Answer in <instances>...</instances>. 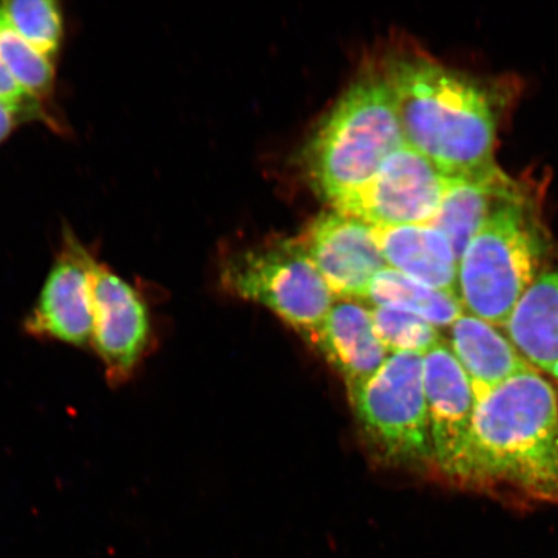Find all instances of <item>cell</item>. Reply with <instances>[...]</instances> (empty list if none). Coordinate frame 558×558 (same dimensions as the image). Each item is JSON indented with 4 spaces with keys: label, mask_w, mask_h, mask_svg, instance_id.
<instances>
[{
    "label": "cell",
    "mask_w": 558,
    "mask_h": 558,
    "mask_svg": "<svg viewBox=\"0 0 558 558\" xmlns=\"http://www.w3.org/2000/svg\"><path fill=\"white\" fill-rule=\"evenodd\" d=\"M450 484L518 506L558 504V399L530 368L476 401Z\"/></svg>",
    "instance_id": "cell-1"
},
{
    "label": "cell",
    "mask_w": 558,
    "mask_h": 558,
    "mask_svg": "<svg viewBox=\"0 0 558 558\" xmlns=\"http://www.w3.org/2000/svg\"><path fill=\"white\" fill-rule=\"evenodd\" d=\"M379 70L411 149L448 178L497 165V111L480 83L417 51H390Z\"/></svg>",
    "instance_id": "cell-2"
},
{
    "label": "cell",
    "mask_w": 558,
    "mask_h": 558,
    "mask_svg": "<svg viewBox=\"0 0 558 558\" xmlns=\"http://www.w3.org/2000/svg\"><path fill=\"white\" fill-rule=\"evenodd\" d=\"M549 239L539 206L515 183L473 236L459 262L460 302L471 316L505 327L543 271Z\"/></svg>",
    "instance_id": "cell-3"
},
{
    "label": "cell",
    "mask_w": 558,
    "mask_h": 558,
    "mask_svg": "<svg viewBox=\"0 0 558 558\" xmlns=\"http://www.w3.org/2000/svg\"><path fill=\"white\" fill-rule=\"evenodd\" d=\"M407 146L392 94L379 68L362 73L311 140L306 166L314 186L339 209Z\"/></svg>",
    "instance_id": "cell-4"
},
{
    "label": "cell",
    "mask_w": 558,
    "mask_h": 558,
    "mask_svg": "<svg viewBox=\"0 0 558 558\" xmlns=\"http://www.w3.org/2000/svg\"><path fill=\"white\" fill-rule=\"evenodd\" d=\"M348 395L375 462L411 472L436 471L422 354H389L378 372Z\"/></svg>",
    "instance_id": "cell-5"
},
{
    "label": "cell",
    "mask_w": 558,
    "mask_h": 558,
    "mask_svg": "<svg viewBox=\"0 0 558 558\" xmlns=\"http://www.w3.org/2000/svg\"><path fill=\"white\" fill-rule=\"evenodd\" d=\"M220 279L230 294L265 306L311 343L335 302L299 239L236 251L222 263Z\"/></svg>",
    "instance_id": "cell-6"
},
{
    "label": "cell",
    "mask_w": 558,
    "mask_h": 558,
    "mask_svg": "<svg viewBox=\"0 0 558 558\" xmlns=\"http://www.w3.org/2000/svg\"><path fill=\"white\" fill-rule=\"evenodd\" d=\"M450 178L410 146L390 156L359 195L338 211L374 227L429 226Z\"/></svg>",
    "instance_id": "cell-7"
},
{
    "label": "cell",
    "mask_w": 558,
    "mask_h": 558,
    "mask_svg": "<svg viewBox=\"0 0 558 558\" xmlns=\"http://www.w3.org/2000/svg\"><path fill=\"white\" fill-rule=\"evenodd\" d=\"M93 339L105 378L111 387L128 381L148 348L150 319L144 300L107 264L95 262L90 270Z\"/></svg>",
    "instance_id": "cell-8"
},
{
    "label": "cell",
    "mask_w": 558,
    "mask_h": 558,
    "mask_svg": "<svg viewBox=\"0 0 558 558\" xmlns=\"http://www.w3.org/2000/svg\"><path fill=\"white\" fill-rule=\"evenodd\" d=\"M298 239L335 299L364 300L375 276L388 268L375 227L335 208Z\"/></svg>",
    "instance_id": "cell-9"
},
{
    "label": "cell",
    "mask_w": 558,
    "mask_h": 558,
    "mask_svg": "<svg viewBox=\"0 0 558 558\" xmlns=\"http://www.w3.org/2000/svg\"><path fill=\"white\" fill-rule=\"evenodd\" d=\"M95 257L75 239H66L37 304L25 319L27 333L86 348L93 339L90 270Z\"/></svg>",
    "instance_id": "cell-10"
},
{
    "label": "cell",
    "mask_w": 558,
    "mask_h": 558,
    "mask_svg": "<svg viewBox=\"0 0 558 558\" xmlns=\"http://www.w3.org/2000/svg\"><path fill=\"white\" fill-rule=\"evenodd\" d=\"M423 380L436 471L445 478L470 434L476 399L469 376L444 343L423 355Z\"/></svg>",
    "instance_id": "cell-11"
},
{
    "label": "cell",
    "mask_w": 558,
    "mask_h": 558,
    "mask_svg": "<svg viewBox=\"0 0 558 558\" xmlns=\"http://www.w3.org/2000/svg\"><path fill=\"white\" fill-rule=\"evenodd\" d=\"M311 344L337 369L348 392L389 357L374 331L369 305L359 299H335Z\"/></svg>",
    "instance_id": "cell-12"
},
{
    "label": "cell",
    "mask_w": 558,
    "mask_h": 558,
    "mask_svg": "<svg viewBox=\"0 0 558 558\" xmlns=\"http://www.w3.org/2000/svg\"><path fill=\"white\" fill-rule=\"evenodd\" d=\"M375 232L389 268L459 296V262L439 230L432 226H402L375 227Z\"/></svg>",
    "instance_id": "cell-13"
},
{
    "label": "cell",
    "mask_w": 558,
    "mask_h": 558,
    "mask_svg": "<svg viewBox=\"0 0 558 558\" xmlns=\"http://www.w3.org/2000/svg\"><path fill=\"white\" fill-rule=\"evenodd\" d=\"M451 352L469 376L474 399L530 368L511 340L485 320L463 314L451 326Z\"/></svg>",
    "instance_id": "cell-14"
},
{
    "label": "cell",
    "mask_w": 558,
    "mask_h": 558,
    "mask_svg": "<svg viewBox=\"0 0 558 558\" xmlns=\"http://www.w3.org/2000/svg\"><path fill=\"white\" fill-rule=\"evenodd\" d=\"M515 183L518 181L507 177L497 165L469 177L450 178L441 207L429 226L448 239L458 262L494 208Z\"/></svg>",
    "instance_id": "cell-15"
},
{
    "label": "cell",
    "mask_w": 558,
    "mask_h": 558,
    "mask_svg": "<svg viewBox=\"0 0 558 558\" xmlns=\"http://www.w3.org/2000/svg\"><path fill=\"white\" fill-rule=\"evenodd\" d=\"M505 327L522 357L558 380V267L536 278Z\"/></svg>",
    "instance_id": "cell-16"
},
{
    "label": "cell",
    "mask_w": 558,
    "mask_h": 558,
    "mask_svg": "<svg viewBox=\"0 0 558 558\" xmlns=\"http://www.w3.org/2000/svg\"><path fill=\"white\" fill-rule=\"evenodd\" d=\"M364 302L413 313L437 329L451 326L464 314L459 296L429 288L389 267L375 276Z\"/></svg>",
    "instance_id": "cell-17"
},
{
    "label": "cell",
    "mask_w": 558,
    "mask_h": 558,
    "mask_svg": "<svg viewBox=\"0 0 558 558\" xmlns=\"http://www.w3.org/2000/svg\"><path fill=\"white\" fill-rule=\"evenodd\" d=\"M0 60L21 86L39 101L51 96L54 85L52 61L21 37L0 5Z\"/></svg>",
    "instance_id": "cell-18"
},
{
    "label": "cell",
    "mask_w": 558,
    "mask_h": 558,
    "mask_svg": "<svg viewBox=\"0 0 558 558\" xmlns=\"http://www.w3.org/2000/svg\"><path fill=\"white\" fill-rule=\"evenodd\" d=\"M0 5L21 37L52 61L62 37L59 3L54 0H7Z\"/></svg>",
    "instance_id": "cell-19"
},
{
    "label": "cell",
    "mask_w": 558,
    "mask_h": 558,
    "mask_svg": "<svg viewBox=\"0 0 558 558\" xmlns=\"http://www.w3.org/2000/svg\"><path fill=\"white\" fill-rule=\"evenodd\" d=\"M373 326L376 337L389 354L416 353L424 355L439 343L441 333L437 327L413 313L372 306Z\"/></svg>",
    "instance_id": "cell-20"
},
{
    "label": "cell",
    "mask_w": 558,
    "mask_h": 558,
    "mask_svg": "<svg viewBox=\"0 0 558 558\" xmlns=\"http://www.w3.org/2000/svg\"><path fill=\"white\" fill-rule=\"evenodd\" d=\"M0 101L15 109L24 120L47 121V114L44 107H41V101L13 78V75L5 68L2 60H0Z\"/></svg>",
    "instance_id": "cell-21"
},
{
    "label": "cell",
    "mask_w": 558,
    "mask_h": 558,
    "mask_svg": "<svg viewBox=\"0 0 558 558\" xmlns=\"http://www.w3.org/2000/svg\"><path fill=\"white\" fill-rule=\"evenodd\" d=\"M21 121H24V118L21 117L15 109L0 101V143L11 134L12 130L15 129V125Z\"/></svg>",
    "instance_id": "cell-22"
}]
</instances>
